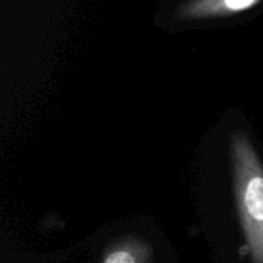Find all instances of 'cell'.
Wrapping results in <instances>:
<instances>
[{"label":"cell","mask_w":263,"mask_h":263,"mask_svg":"<svg viewBox=\"0 0 263 263\" xmlns=\"http://www.w3.org/2000/svg\"><path fill=\"white\" fill-rule=\"evenodd\" d=\"M233 191L245 248L253 263H263V163L250 136L236 129L230 137Z\"/></svg>","instance_id":"cell-1"},{"label":"cell","mask_w":263,"mask_h":263,"mask_svg":"<svg viewBox=\"0 0 263 263\" xmlns=\"http://www.w3.org/2000/svg\"><path fill=\"white\" fill-rule=\"evenodd\" d=\"M263 0H183L174 17L185 22L223 18L253 9Z\"/></svg>","instance_id":"cell-2"},{"label":"cell","mask_w":263,"mask_h":263,"mask_svg":"<svg viewBox=\"0 0 263 263\" xmlns=\"http://www.w3.org/2000/svg\"><path fill=\"white\" fill-rule=\"evenodd\" d=\"M149 248L140 239H125L106 250L100 263H148Z\"/></svg>","instance_id":"cell-3"}]
</instances>
